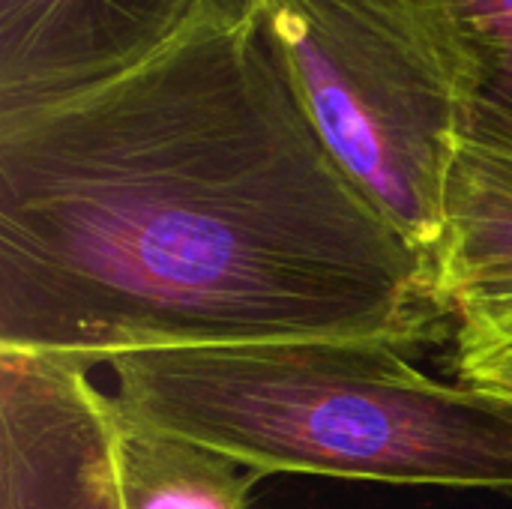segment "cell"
I'll use <instances>...</instances> for the list:
<instances>
[{"label":"cell","mask_w":512,"mask_h":509,"mask_svg":"<svg viewBox=\"0 0 512 509\" xmlns=\"http://www.w3.org/2000/svg\"><path fill=\"white\" fill-rule=\"evenodd\" d=\"M429 264L339 168L249 0L84 96L0 117V351L108 363L429 339Z\"/></svg>","instance_id":"6da1fadb"},{"label":"cell","mask_w":512,"mask_h":509,"mask_svg":"<svg viewBox=\"0 0 512 509\" xmlns=\"http://www.w3.org/2000/svg\"><path fill=\"white\" fill-rule=\"evenodd\" d=\"M117 399L252 474L512 489V402L444 384L381 339L132 351Z\"/></svg>","instance_id":"7a4b0ae2"},{"label":"cell","mask_w":512,"mask_h":509,"mask_svg":"<svg viewBox=\"0 0 512 509\" xmlns=\"http://www.w3.org/2000/svg\"><path fill=\"white\" fill-rule=\"evenodd\" d=\"M339 168L423 255L465 141L456 81L390 0H249Z\"/></svg>","instance_id":"3957f363"},{"label":"cell","mask_w":512,"mask_h":509,"mask_svg":"<svg viewBox=\"0 0 512 509\" xmlns=\"http://www.w3.org/2000/svg\"><path fill=\"white\" fill-rule=\"evenodd\" d=\"M216 0H0V117L99 90L183 42Z\"/></svg>","instance_id":"277c9868"},{"label":"cell","mask_w":512,"mask_h":509,"mask_svg":"<svg viewBox=\"0 0 512 509\" xmlns=\"http://www.w3.org/2000/svg\"><path fill=\"white\" fill-rule=\"evenodd\" d=\"M87 372L0 351V509H120L111 396Z\"/></svg>","instance_id":"5b68a950"},{"label":"cell","mask_w":512,"mask_h":509,"mask_svg":"<svg viewBox=\"0 0 512 509\" xmlns=\"http://www.w3.org/2000/svg\"><path fill=\"white\" fill-rule=\"evenodd\" d=\"M426 264L432 300L459 330L512 318V150L462 141Z\"/></svg>","instance_id":"8992f818"},{"label":"cell","mask_w":512,"mask_h":509,"mask_svg":"<svg viewBox=\"0 0 512 509\" xmlns=\"http://www.w3.org/2000/svg\"><path fill=\"white\" fill-rule=\"evenodd\" d=\"M447 63L465 141L512 150V0H390Z\"/></svg>","instance_id":"52a82bcc"},{"label":"cell","mask_w":512,"mask_h":509,"mask_svg":"<svg viewBox=\"0 0 512 509\" xmlns=\"http://www.w3.org/2000/svg\"><path fill=\"white\" fill-rule=\"evenodd\" d=\"M111 447L120 509H249V468L144 420L117 396Z\"/></svg>","instance_id":"ba28073f"},{"label":"cell","mask_w":512,"mask_h":509,"mask_svg":"<svg viewBox=\"0 0 512 509\" xmlns=\"http://www.w3.org/2000/svg\"><path fill=\"white\" fill-rule=\"evenodd\" d=\"M453 363L462 384L512 402V318L459 330Z\"/></svg>","instance_id":"9c48e42d"}]
</instances>
